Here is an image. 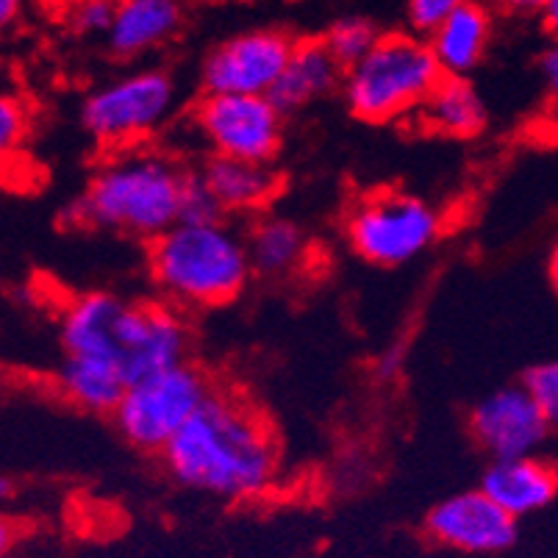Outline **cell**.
Segmentation results:
<instances>
[{"instance_id": "cell-1", "label": "cell", "mask_w": 558, "mask_h": 558, "mask_svg": "<svg viewBox=\"0 0 558 558\" xmlns=\"http://www.w3.org/2000/svg\"><path fill=\"white\" fill-rule=\"evenodd\" d=\"M175 484L220 500H256L276 486L281 448L267 417L236 392H211L161 453Z\"/></svg>"}, {"instance_id": "cell-2", "label": "cell", "mask_w": 558, "mask_h": 558, "mask_svg": "<svg viewBox=\"0 0 558 558\" xmlns=\"http://www.w3.org/2000/svg\"><path fill=\"white\" fill-rule=\"evenodd\" d=\"M64 353L104 356L134 380L186 364L192 333L184 312L161 301L129 298L93 289L64 303L59 314Z\"/></svg>"}, {"instance_id": "cell-3", "label": "cell", "mask_w": 558, "mask_h": 558, "mask_svg": "<svg viewBox=\"0 0 558 558\" xmlns=\"http://www.w3.org/2000/svg\"><path fill=\"white\" fill-rule=\"evenodd\" d=\"M192 170L161 145L106 154L70 215L81 226L154 242L181 222L184 192Z\"/></svg>"}, {"instance_id": "cell-4", "label": "cell", "mask_w": 558, "mask_h": 558, "mask_svg": "<svg viewBox=\"0 0 558 558\" xmlns=\"http://www.w3.org/2000/svg\"><path fill=\"white\" fill-rule=\"evenodd\" d=\"M156 295L179 312H209L233 303L253 278L245 233L228 220L179 222L148 245Z\"/></svg>"}, {"instance_id": "cell-5", "label": "cell", "mask_w": 558, "mask_h": 558, "mask_svg": "<svg viewBox=\"0 0 558 558\" xmlns=\"http://www.w3.org/2000/svg\"><path fill=\"white\" fill-rule=\"evenodd\" d=\"M442 78L428 39L411 32H384L362 62L344 70L339 93L350 114L362 123H403L417 120Z\"/></svg>"}, {"instance_id": "cell-6", "label": "cell", "mask_w": 558, "mask_h": 558, "mask_svg": "<svg viewBox=\"0 0 558 558\" xmlns=\"http://www.w3.org/2000/svg\"><path fill=\"white\" fill-rule=\"evenodd\" d=\"M179 81L165 68H136L104 81L81 100L78 120L106 154L154 145L179 111Z\"/></svg>"}, {"instance_id": "cell-7", "label": "cell", "mask_w": 558, "mask_h": 558, "mask_svg": "<svg viewBox=\"0 0 558 558\" xmlns=\"http://www.w3.org/2000/svg\"><path fill=\"white\" fill-rule=\"evenodd\" d=\"M442 231V209L403 190L367 192L344 215V242L373 267L411 264L439 242Z\"/></svg>"}, {"instance_id": "cell-8", "label": "cell", "mask_w": 558, "mask_h": 558, "mask_svg": "<svg viewBox=\"0 0 558 558\" xmlns=\"http://www.w3.org/2000/svg\"><path fill=\"white\" fill-rule=\"evenodd\" d=\"M215 387L195 364H179L165 373L134 380L114 409L117 430L125 442L145 453H165L167 445L206 405Z\"/></svg>"}, {"instance_id": "cell-9", "label": "cell", "mask_w": 558, "mask_h": 558, "mask_svg": "<svg viewBox=\"0 0 558 558\" xmlns=\"http://www.w3.org/2000/svg\"><path fill=\"white\" fill-rule=\"evenodd\" d=\"M206 156H228L272 165L283 148L287 117L267 95H206L186 114Z\"/></svg>"}, {"instance_id": "cell-10", "label": "cell", "mask_w": 558, "mask_h": 558, "mask_svg": "<svg viewBox=\"0 0 558 558\" xmlns=\"http://www.w3.org/2000/svg\"><path fill=\"white\" fill-rule=\"evenodd\" d=\"M298 39L281 28H253L215 45L201 64V93L267 95L276 89Z\"/></svg>"}, {"instance_id": "cell-11", "label": "cell", "mask_w": 558, "mask_h": 558, "mask_svg": "<svg viewBox=\"0 0 558 558\" xmlns=\"http://www.w3.org/2000/svg\"><path fill=\"white\" fill-rule=\"evenodd\" d=\"M466 428L492 461L536 456L550 436V423L522 384L481 398L470 409Z\"/></svg>"}, {"instance_id": "cell-12", "label": "cell", "mask_w": 558, "mask_h": 558, "mask_svg": "<svg viewBox=\"0 0 558 558\" xmlns=\"http://www.w3.org/2000/svg\"><path fill=\"white\" fill-rule=\"evenodd\" d=\"M423 531L434 545L470 556L504 553L517 539V520L481 489L456 492L425 514Z\"/></svg>"}, {"instance_id": "cell-13", "label": "cell", "mask_w": 558, "mask_h": 558, "mask_svg": "<svg viewBox=\"0 0 558 558\" xmlns=\"http://www.w3.org/2000/svg\"><path fill=\"white\" fill-rule=\"evenodd\" d=\"M195 172L203 186L209 190V195L215 197L222 217L264 215L281 186V175L276 172V167L262 165V161L206 156Z\"/></svg>"}, {"instance_id": "cell-14", "label": "cell", "mask_w": 558, "mask_h": 558, "mask_svg": "<svg viewBox=\"0 0 558 558\" xmlns=\"http://www.w3.org/2000/svg\"><path fill=\"white\" fill-rule=\"evenodd\" d=\"M184 0H117L106 48L117 62H136L179 37Z\"/></svg>"}, {"instance_id": "cell-15", "label": "cell", "mask_w": 558, "mask_h": 558, "mask_svg": "<svg viewBox=\"0 0 558 558\" xmlns=\"http://www.w3.org/2000/svg\"><path fill=\"white\" fill-rule=\"evenodd\" d=\"M500 509L514 520L539 514L556 500L558 470L547 459L522 456V459H500L486 466L478 486Z\"/></svg>"}, {"instance_id": "cell-16", "label": "cell", "mask_w": 558, "mask_h": 558, "mask_svg": "<svg viewBox=\"0 0 558 558\" xmlns=\"http://www.w3.org/2000/svg\"><path fill=\"white\" fill-rule=\"evenodd\" d=\"M342 78L344 68L333 59L323 37L298 39L276 89L270 93V100L281 109L283 117L301 114L317 100L342 89Z\"/></svg>"}, {"instance_id": "cell-17", "label": "cell", "mask_w": 558, "mask_h": 558, "mask_svg": "<svg viewBox=\"0 0 558 558\" xmlns=\"http://www.w3.org/2000/svg\"><path fill=\"white\" fill-rule=\"evenodd\" d=\"M495 37V12L484 0H466L459 12L450 14L439 28L428 37L434 59L445 75L470 78L475 68L489 53Z\"/></svg>"}, {"instance_id": "cell-18", "label": "cell", "mask_w": 558, "mask_h": 558, "mask_svg": "<svg viewBox=\"0 0 558 558\" xmlns=\"http://www.w3.org/2000/svg\"><path fill=\"white\" fill-rule=\"evenodd\" d=\"M56 395L86 414H114L131 380L114 362L86 353H64L50 375Z\"/></svg>"}, {"instance_id": "cell-19", "label": "cell", "mask_w": 558, "mask_h": 558, "mask_svg": "<svg viewBox=\"0 0 558 558\" xmlns=\"http://www.w3.org/2000/svg\"><path fill=\"white\" fill-rule=\"evenodd\" d=\"M245 245L253 272L276 278V281L306 270L308 258H312V236L306 233V228L292 217L270 215V211L253 217L245 231Z\"/></svg>"}, {"instance_id": "cell-20", "label": "cell", "mask_w": 558, "mask_h": 558, "mask_svg": "<svg viewBox=\"0 0 558 558\" xmlns=\"http://www.w3.org/2000/svg\"><path fill=\"white\" fill-rule=\"evenodd\" d=\"M486 104L470 78L445 75L425 106L420 109L417 123L425 131L448 140H473L486 129Z\"/></svg>"}, {"instance_id": "cell-21", "label": "cell", "mask_w": 558, "mask_h": 558, "mask_svg": "<svg viewBox=\"0 0 558 558\" xmlns=\"http://www.w3.org/2000/svg\"><path fill=\"white\" fill-rule=\"evenodd\" d=\"M384 37L378 25L367 17H342L331 25L323 37V43L328 45V50L333 53L339 64L344 70H350L353 64H359L369 50L378 45V39Z\"/></svg>"}, {"instance_id": "cell-22", "label": "cell", "mask_w": 558, "mask_h": 558, "mask_svg": "<svg viewBox=\"0 0 558 558\" xmlns=\"http://www.w3.org/2000/svg\"><path fill=\"white\" fill-rule=\"evenodd\" d=\"M62 14V23L73 37L93 39L109 37L111 25H114L117 0H75Z\"/></svg>"}, {"instance_id": "cell-23", "label": "cell", "mask_w": 558, "mask_h": 558, "mask_svg": "<svg viewBox=\"0 0 558 558\" xmlns=\"http://www.w3.org/2000/svg\"><path fill=\"white\" fill-rule=\"evenodd\" d=\"M522 387L536 400L550 428H558V359L534 364L522 378Z\"/></svg>"}, {"instance_id": "cell-24", "label": "cell", "mask_w": 558, "mask_h": 558, "mask_svg": "<svg viewBox=\"0 0 558 558\" xmlns=\"http://www.w3.org/2000/svg\"><path fill=\"white\" fill-rule=\"evenodd\" d=\"M466 0H409L405 3V23L409 32L428 39L453 12H459Z\"/></svg>"}, {"instance_id": "cell-25", "label": "cell", "mask_w": 558, "mask_h": 558, "mask_svg": "<svg viewBox=\"0 0 558 558\" xmlns=\"http://www.w3.org/2000/svg\"><path fill=\"white\" fill-rule=\"evenodd\" d=\"M25 134H28V109L17 95H3L0 100V148L3 154L20 148Z\"/></svg>"}, {"instance_id": "cell-26", "label": "cell", "mask_w": 558, "mask_h": 558, "mask_svg": "<svg viewBox=\"0 0 558 558\" xmlns=\"http://www.w3.org/2000/svg\"><path fill=\"white\" fill-rule=\"evenodd\" d=\"M211 220H226V217L220 215L215 197L209 195V190H206L203 181L197 179V172L192 170V179L184 192V206H181V222H211Z\"/></svg>"}, {"instance_id": "cell-27", "label": "cell", "mask_w": 558, "mask_h": 558, "mask_svg": "<svg viewBox=\"0 0 558 558\" xmlns=\"http://www.w3.org/2000/svg\"><path fill=\"white\" fill-rule=\"evenodd\" d=\"M539 73L542 84H545V95L550 100L553 109L558 111V39H550L539 56Z\"/></svg>"}, {"instance_id": "cell-28", "label": "cell", "mask_w": 558, "mask_h": 558, "mask_svg": "<svg viewBox=\"0 0 558 558\" xmlns=\"http://www.w3.org/2000/svg\"><path fill=\"white\" fill-rule=\"evenodd\" d=\"M550 0H495L497 12L511 17H542Z\"/></svg>"}, {"instance_id": "cell-29", "label": "cell", "mask_w": 558, "mask_h": 558, "mask_svg": "<svg viewBox=\"0 0 558 558\" xmlns=\"http://www.w3.org/2000/svg\"><path fill=\"white\" fill-rule=\"evenodd\" d=\"M28 0H0V23L12 25L23 17Z\"/></svg>"}, {"instance_id": "cell-30", "label": "cell", "mask_w": 558, "mask_h": 558, "mask_svg": "<svg viewBox=\"0 0 558 558\" xmlns=\"http://www.w3.org/2000/svg\"><path fill=\"white\" fill-rule=\"evenodd\" d=\"M547 281H550L553 292L558 295V233L550 245V253H547Z\"/></svg>"}, {"instance_id": "cell-31", "label": "cell", "mask_w": 558, "mask_h": 558, "mask_svg": "<svg viewBox=\"0 0 558 558\" xmlns=\"http://www.w3.org/2000/svg\"><path fill=\"white\" fill-rule=\"evenodd\" d=\"M542 25H545V32L550 34L553 39H558V0H550L542 14Z\"/></svg>"}, {"instance_id": "cell-32", "label": "cell", "mask_w": 558, "mask_h": 558, "mask_svg": "<svg viewBox=\"0 0 558 558\" xmlns=\"http://www.w3.org/2000/svg\"><path fill=\"white\" fill-rule=\"evenodd\" d=\"M380 373H398V362H395V350H389V356L387 359H380Z\"/></svg>"}, {"instance_id": "cell-33", "label": "cell", "mask_w": 558, "mask_h": 558, "mask_svg": "<svg viewBox=\"0 0 558 558\" xmlns=\"http://www.w3.org/2000/svg\"><path fill=\"white\" fill-rule=\"evenodd\" d=\"M43 3L48 9H53V12H64L68 7H73L75 0H43Z\"/></svg>"}]
</instances>
